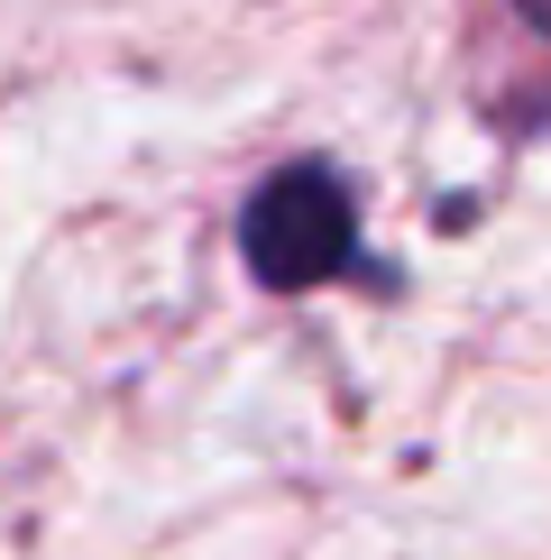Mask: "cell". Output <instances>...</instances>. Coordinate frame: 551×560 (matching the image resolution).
I'll return each instance as SVG.
<instances>
[{
  "label": "cell",
  "instance_id": "obj_1",
  "mask_svg": "<svg viewBox=\"0 0 551 560\" xmlns=\"http://www.w3.org/2000/svg\"><path fill=\"white\" fill-rule=\"evenodd\" d=\"M239 248H248V267H258V285L294 294V285H321V276L350 267L359 212H350V194H340V175L285 166V175L258 184V202H248V221H239Z\"/></svg>",
  "mask_w": 551,
  "mask_h": 560
},
{
  "label": "cell",
  "instance_id": "obj_2",
  "mask_svg": "<svg viewBox=\"0 0 551 560\" xmlns=\"http://www.w3.org/2000/svg\"><path fill=\"white\" fill-rule=\"evenodd\" d=\"M515 10H524V19H534V28L551 37V0H515Z\"/></svg>",
  "mask_w": 551,
  "mask_h": 560
}]
</instances>
